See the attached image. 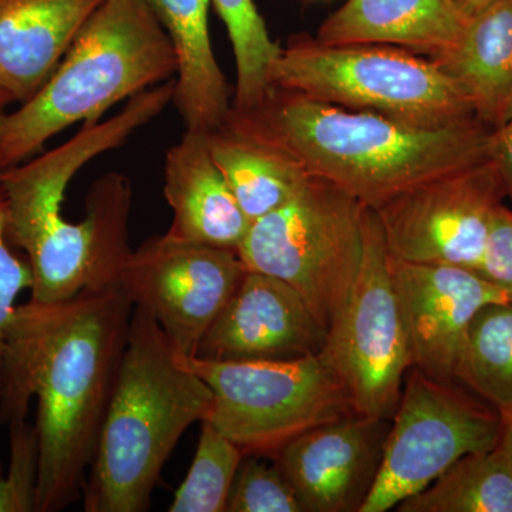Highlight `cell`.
Segmentation results:
<instances>
[{"label": "cell", "instance_id": "22", "mask_svg": "<svg viewBox=\"0 0 512 512\" xmlns=\"http://www.w3.org/2000/svg\"><path fill=\"white\" fill-rule=\"evenodd\" d=\"M399 512H512V466L497 446L467 454L420 493L397 505Z\"/></svg>", "mask_w": 512, "mask_h": 512}, {"label": "cell", "instance_id": "29", "mask_svg": "<svg viewBox=\"0 0 512 512\" xmlns=\"http://www.w3.org/2000/svg\"><path fill=\"white\" fill-rule=\"evenodd\" d=\"M478 274L497 286L512 302V211L504 202L494 212Z\"/></svg>", "mask_w": 512, "mask_h": 512}, {"label": "cell", "instance_id": "8", "mask_svg": "<svg viewBox=\"0 0 512 512\" xmlns=\"http://www.w3.org/2000/svg\"><path fill=\"white\" fill-rule=\"evenodd\" d=\"M181 357L211 389L207 421L244 454L274 457L305 431L355 413L348 389L322 352L275 362Z\"/></svg>", "mask_w": 512, "mask_h": 512}, {"label": "cell", "instance_id": "18", "mask_svg": "<svg viewBox=\"0 0 512 512\" xmlns=\"http://www.w3.org/2000/svg\"><path fill=\"white\" fill-rule=\"evenodd\" d=\"M468 16L454 0H348L323 20L320 45H386L437 59L457 45Z\"/></svg>", "mask_w": 512, "mask_h": 512}, {"label": "cell", "instance_id": "26", "mask_svg": "<svg viewBox=\"0 0 512 512\" xmlns=\"http://www.w3.org/2000/svg\"><path fill=\"white\" fill-rule=\"evenodd\" d=\"M225 512H303L275 458L245 454L232 483Z\"/></svg>", "mask_w": 512, "mask_h": 512}, {"label": "cell", "instance_id": "17", "mask_svg": "<svg viewBox=\"0 0 512 512\" xmlns=\"http://www.w3.org/2000/svg\"><path fill=\"white\" fill-rule=\"evenodd\" d=\"M103 0H0V87L26 103Z\"/></svg>", "mask_w": 512, "mask_h": 512}, {"label": "cell", "instance_id": "4", "mask_svg": "<svg viewBox=\"0 0 512 512\" xmlns=\"http://www.w3.org/2000/svg\"><path fill=\"white\" fill-rule=\"evenodd\" d=\"M212 392L185 365L156 319L134 308L127 348L83 488L86 512H144L161 471Z\"/></svg>", "mask_w": 512, "mask_h": 512}, {"label": "cell", "instance_id": "9", "mask_svg": "<svg viewBox=\"0 0 512 512\" xmlns=\"http://www.w3.org/2000/svg\"><path fill=\"white\" fill-rule=\"evenodd\" d=\"M503 430V417L466 387L431 379L412 367L390 424L379 476L360 512L393 510L461 457L493 450Z\"/></svg>", "mask_w": 512, "mask_h": 512}, {"label": "cell", "instance_id": "33", "mask_svg": "<svg viewBox=\"0 0 512 512\" xmlns=\"http://www.w3.org/2000/svg\"><path fill=\"white\" fill-rule=\"evenodd\" d=\"M10 103H15V101H13L12 97H10V94L6 92V90H3L2 87H0V107L5 109V107Z\"/></svg>", "mask_w": 512, "mask_h": 512}, {"label": "cell", "instance_id": "15", "mask_svg": "<svg viewBox=\"0 0 512 512\" xmlns=\"http://www.w3.org/2000/svg\"><path fill=\"white\" fill-rule=\"evenodd\" d=\"M326 335L301 293L275 276L247 269L194 356L217 362L302 359L319 355Z\"/></svg>", "mask_w": 512, "mask_h": 512}, {"label": "cell", "instance_id": "23", "mask_svg": "<svg viewBox=\"0 0 512 512\" xmlns=\"http://www.w3.org/2000/svg\"><path fill=\"white\" fill-rule=\"evenodd\" d=\"M454 380L490 404L503 421L512 416V302L485 305L471 323Z\"/></svg>", "mask_w": 512, "mask_h": 512}, {"label": "cell", "instance_id": "7", "mask_svg": "<svg viewBox=\"0 0 512 512\" xmlns=\"http://www.w3.org/2000/svg\"><path fill=\"white\" fill-rule=\"evenodd\" d=\"M366 208L342 188L309 177L291 201L252 222L239 258L248 271L301 293L328 332L359 271Z\"/></svg>", "mask_w": 512, "mask_h": 512}, {"label": "cell", "instance_id": "2", "mask_svg": "<svg viewBox=\"0 0 512 512\" xmlns=\"http://www.w3.org/2000/svg\"><path fill=\"white\" fill-rule=\"evenodd\" d=\"M227 121L373 210L416 185L490 160L493 151L494 130L478 119L421 128L274 86L258 107L231 109Z\"/></svg>", "mask_w": 512, "mask_h": 512}, {"label": "cell", "instance_id": "34", "mask_svg": "<svg viewBox=\"0 0 512 512\" xmlns=\"http://www.w3.org/2000/svg\"><path fill=\"white\" fill-rule=\"evenodd\" d=\"M6 120H8V113L3 107H0V137H2L3 130H5Z\"/></svg>", "mask_w": 512, "mask_h": 512}, {"label": "cell", "instance_id": "6", "mask_svg": "<svg viewBox=\"0 0 512 512\" xmlns=\"http://www.w3.org/2000/svg\"><path fill=\"white\" fill-rule=\"evenodd\" d=\"M271 84L409 126L440 128L476 119L470 101L436 60L400 47L326 46L315 37L293 36L272 66Z\"/></svg>", "mask_w": 512, "mask_h": 512}, {"label": "cell", "instance_id": "16", "mask_svg": "<svg viewBox=\"0 0 512 512\" xmlns=\"http://www.w3.org/2000/svg\"><path fill=\"white\" fill-rule=\"evenodd\" d=\"M164 197L173 210L165 234L177 241L237 249L251 222L212 160L205 133L185 130L168 150Z\"/></svg>", "mask_w": 512, "mask_h": 512}, {"label": "cell", "instance_id": "12", "mask_svg": "<svg viewBox=\"0 0 512 512\" xmlns=\"http://www.w3.org/2000/svg\"><path fill=\"white\" fill-rule=\"evenodd\" d=\"M247 268L237 249L154 237L131 252L117 285L150 313L175 352L194 356Z\"/></svg>", "mask_w": 512, "mask_h": 512}, {"label": "cell", "instance_id": "11", "mask_svg": "<svg viewBox=\"0 0 512 512\" xmlns=\"http://www.w3.org/2000/svg\"><path fill=\"white\" fill-rule=\"evenodd\" d=\"M505 198L490 158L416 185L375 211L392 258L478 272L494 212Z\"/></svg>", "mask_w": 512, "mask_h": 512}, {"label": "cell", "instance_id": "27", "mask_svg": "<svg viewBox=\"0 0 512 512\" xmlns=\"http://www.w3.org/2000/svg\"><path fill=\"white\" fill-rule=\"evenodd\" d=\"M9 427V470L0 474V512H36L39 439L35 424L16 420Z\"/></svg>", "mask_w": 512, "mask_h": 512}, {"label": "cell", "instance_id": "21", "mask_svg": "<svg viewBox=\"0 0 512 512\" xmlns=\"http://www.w3.org/2000/svg\"><path fill=\"white\" fill-rule=\"evenodd\" d=\"M205 138L251 224L291 201L311 177L284 150L227 120Z\"/></svg>", "mask_w": 512, "mask_h": 512}, {"label": "cell", "instance_id": "25", "mask_svg": "<svg viewBox=\"0 0 512 512\" xmlns=\"http://www.w3.org/2000/svg\"><path fill=\"white\" fill-rule=\"evenodd\" d=\"M244 451L202 421L200 440L187 477L175 491L170 512H225Z\"/></svg>", "mask_w": 512, "mask_h": 512}, {"label": "cell", "instance_id": "32", "mask_svg": "<svg viewBox=\"0 0 512 512\" xmlns=\"http://www.w3.org/2000/svg\"><path fill=\"white\" fill-rule=\"evenodd\" d=\"M457 3L458 8L463 10L464 13L470 18L474 13H477L478 10L487 6L488 3L493 2V0H454Z\"/></svg>", "mask_w": 512, "mask_h": 512}, {"label": "cell", "instance_id": "31", "mask_svg": "<svg viewBox=\"0 0 512 512\" xmlns=\"http://www.w3.org/2000/svg\"><path fill=\"white\" fill-rule=\"evenodd\" d=\"M510 460L512 466V416L510 419L504 420L503 436H501L500 444H498Z\"/></svg>", "mask_w": 512, "mask_h": 512}, {"label": "cell", "instance_id": "35", "mask_svg": "<svg viewBox=\"0 0 512 512\" xmlns=\"http://www.w3.org/2000/svg\"><path fill=\"white\" fill-rule=\"evenodd\" d=\"M0 474H2V463H0Z\"/></svg>", "mask_w": 512, "mask_h": 512}, {"label": "cell", "instance_id": "14", "mask_svg": "<svg viewBox=\"0 0 512 512\" xmlns=\"http://www.w3.org/2000/svg\"><path fill=\"white\" fill-rule=\"evenodd\" d=\"M392 420L349 414L276 451L303 512H360L372 493Z\"/></svg>", "mask_w": 512, "mask_h": 512}, {"label": "cell", "instance_id": "20", "mask_svg": "<svg viewBox=\"0 0 512 512\" xmlns=\"http://www.w3.org/2000/svg\"><path fill=\"white\" fill-rule=\"evenodd\" d=\"M470 101L476 119L497 130L512 111V0H493L468 18L460 40L437 57Z\"/></svg>", "mask_w": 512, "mask_h": 512}, {"label": "cell", "instance_id": "28", "mask_svg": "<svg viewBox=\"0 0 512 512\" xmlns=\"http://www.w3.org/2000/svg\"><path fill=\"white\" fill-rule=\"evenodd\" d=\"M6 232L5 200L0 188V389H2L3 350L10 320L15 315L16 301L26 289H32L33 275L28 259H20L10 249Z\"/></svg>", "mask_w": 512, "mask_h": 512}, {"label": "cell", "instance_id": "24", "mask_svg": "<svg viewBox=\"0 0 512 512\" xmlns=\"http://www.w3.org/2000/svg\"><path fill=\"white\" fill-rule=\"evenodd\" d=\"M228 30L234 50L237 83L231 109L258 107L271 90V70L282 46L274 42L254 0H212Z\"/></svg>", "mask_w": 512, "mask_h": 512}, {"label": "cell", "instance_id": "3", "mask_svg": "<svg viewBox=\"0 0 512 512\" xmlns=\"http://www.w3.org/2000/svg\"><path fill=\"white\" fill-rule=\"evenodd\" d=\"M175 80L127 100L113 117L83 124L66 143L0 170L9 242L28 255L35 301L56 302L103 284L126 245L120 208L103 195L86 198V217H63L64 194L74 175L100 154L123 146L138 128L174 101Z\"/></svg>", "mask_w": 512, "mask_h": 512}, {"label": "cell", "instance_id": "30", "mask_svg": "<svg viewBox=\"0 0 512 512\" xmlns=\"http://www.w3.org/2000/svg\"><path fill=\"white\" fill-rule=\"evenodd\" d=\"M491 160L500 174L507 197L512 200V111L503 126L494 130Z\"/></svg>", "mask_w": 512, "mask_h": 512}, {"label": "cell", "instance_id": "1", "mask_svg": "<svg viewBox=\"0 0 512 512\" xmlns=\"http://www.w3.org/2000/svg\"><path fill=\"white\" fill-rule=\"evenodd\" d=\"M134 305L119 285L16 308L3 350L0 421L28 417L36 399V512L83 495L127 348Z\"/></svg>", "mask_w": 512, "mask_h": 512}, {"label": "cell", "instance_id": "10", "mask_svg": "<svg viewBox=\"0 0 512 512\" xmlns=\"http://www.w3.org/2000/svg\"><path fill=\"white\" fill-rule=\"evenodd\" d=\"M322 353L348 389L357 416L393 419L413 359L389 249L373 208L365 211L359 271L330 323Z\"/></svg>", "mask_w": 512, "mask_h": 512}, {"label": "cell", "instance_id": "13", "mask_svg": "<svg viewBox=\"0 0 512 512\" xmlns=\"http://www.w3.org/2000/svg\"><path fill=\"white\" fill-rule=\"evenodd\" d=\"M394 288L413 367L440 382L454 373L474 318L485 305L508 301L500 289L471 269L410 264L390 256Z\"/></svg>", "mask_w": 512, "mask_h": 512}, {"label": "cell", "instance_id": "19", "mask_svg": "<svg viewBox=\"0 0 512 512\" xmlns=\"http://www.w3.org/2000/svg\"><path fill=\"white\" fill-rule=\"evenodd\" d=\"M177 56L174 103L187 130L208 133L231 111V87L212 50L210 0H146Z\"/></svg>", "mask_w": 512, "mask_h": 512}, {"label": "cell", "instance_id": "5", "mask_svg": "<svg viewBox=\"0 0 512 512\" xmlns=\"http://www.w3.org/2000/svg\"><path fill=\"white\" fill-rule=\"evenodd\" d=\"M177 69L173 43L146 0H103L42 89L8 114L0 170L35 156L73 124L97 123Z\"/></svg>", "mask_w": 512, "mask_h": 512}]
</instances>
